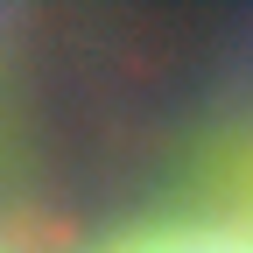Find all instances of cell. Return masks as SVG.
<instances>
[{"mask_svg": "<svg viewBox=\"0 0 253 253\" xmlns=\"http://www.w3.org/2000/svg\"><path fill=\"white\" fill-rule=\"evenodd\" d=\"M0 253H21V239H14V232H7V225H0Z\"/></svg>", "mask_w": 253, "mask_h": 253, "instance_id": "obj_1", "label": "cell"}, {"mask_svg": "<svg viewBox=\"0 0 253 253\" xmlns=\"http://www.w3.org/2000/svg\"><path fill=\"white\" fill-rule=\"evenodd\" d=\"M0 21H7V14H0ZM0 63H7V56H0Z\"/></svg>", "mask_w": 253, "mask_h": 253, "instance_id": "obj_2", "label": "cell"}]
</instances>
